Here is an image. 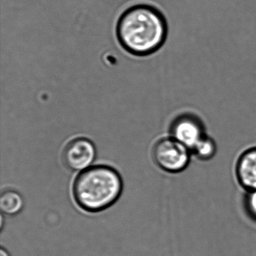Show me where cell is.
Masks as SVG:
<instances>
[{
	"label": "cell",
	"mask_w": 256,
	"mask_h": 256,
	"mask_svg": "<svg viewBox=\"0 0 256 256\" xmlns=\"http://www.w3.org/2000/svg\"><path fill=\"white\" fill-rule=\"evenodd\" d=\"M96 156V150L94 143L84 138H78L64 148L62 160L71 170H84L90 168Z\"/></svg>",
	"instance_id": "277c9868"
},
{
	"label": "cell",
	"mask_w": 256,
	"mask_h": 256,
	"mask_svg": "<svg viewBox=\"0 0 256 256\" xmlns=\"http://www.w3.org/2000/svg\"><path fill=\"white\" fill-rule=\"evenodd\" d=\"M238 176L244 187L256 190V148L246 151L240 158Z\"/></svg>",
	"instance_id": "8992f818"
},
{
	"label": "cell",
	"mask_w": 256,
	"mask_h": 256,
	"mask_svg": "<svg viewBox=\"0 0 256 256\" xmlns=\"http://www.w3.org/2000/svg\"><path fill=\"white\" fill-rule=\"evenodd\" d=\"M188 150L174 138H163L154 146L152 157L162 170L176 173L184 170L188 164Z\"/></svg>",
	"instance_id": "3957f363"
},
{
	"label": "cell",
	"mask_w": 256,
	"mask_h": 256,
	"mask_svg": "<svg viewBox=\"0 0 256 256\" xmlns=\"http://www.w3.org/2000/svg\"><path fill=\"white\" fill-rule=\"evenodd\" d=\"M115 34L120 47L139 58L150 56L166 44L168 24L166 16L150 4H136L120 16Z\"/></svg>",
	"instance_id": "6da1fadb"
},
{
	"label": "cell",
	"mask_w": 256,
	"mask_h": 256,
	"mask_svg": "<svg viewBox=\"0 0 256 256\" xmlns=\"http://www.w3.org/2000/svg\"><path fill=\"white\" fill-rule=\"evenodd\" d=\"M172 133L173 138L188 149H194L204 137L202 125L191 116H182L176 119L172 125Z\"/></svg>",
	"instance_id": "5b68a950"
},
{
	"label": "cell",
	"mask_w": 256,
	"mask_h": 256,
	"mask_svg": "<svg viewBox=\"0 0 256 256\" xmlns=\"http://www.w3.org/2000/svg\"><path fill=\"white\" fill-rule=\"evenodd\" d=\"M246 206L250 214L256 218V190H252L247 196Z\"/></svg>",
	"instance_id": "9c48e42d"
},
{
	"label": "cell",
	"mask_w": 256,
	"mask_h": 256,
	"mask_svg": "<svg viewBox=\"0 0 256 256\" xmlns=\"http://www.w3.org/2000/svg\"><path fill=\"white\" fill-rule=\"evenodd\" d=\"M0 256H10V254H8V252L6 250L2 248L0 250Z\"/></svg>",
	"instance_id": "30bf717a"
},
{
	"label": "cell",
	"mask_w": 256,
	"mask_h": 256,
	"mask_svg": "<svg viewBox=\"0 0 256 256\" xmlns=\"http://www.w3.org/2000/svg\"><path fill=\"white\" fill-rule=\"evenodd\" d=\"M24 202L20 193L12 190L4 191L0 196V209L6 215L14 216L23 209Z\"/></svg>",
	"instance_id": "52a82bcc"
},
{
	"label": "cell",
	"mask_w": 256,
	"mask_h": 256,
	"mask_svg": "<svg viewBox=\"0 0 256 256\" xmlns=\"http://www.w3.org/2000/svg\"><path fill=\"white\" fill-rule=\"evenodd\" d=\"M122 191L120 174L107 166H92L82 170L73 185L76 203L88 212H100L110 208Z\"/></svg>",
	"instance_id": "7a4b0ae2"
},
{
	"label": "cell",
	"mask_w": 256,
	"mask_h": 256,
	"mask_svg": "<svg viewBox=\"0 0 256 256\" xmlns=\"http://www.w3.org/2000/svg\"><path fill=\"white\" fill-rule=\"evenodd\" d=\"M198 157L202 160L210 158L216 152V144L212 139L203 137L193 149Z\"/></svg>",
	"instance_id": "ba28073f"
}]
</instances>
